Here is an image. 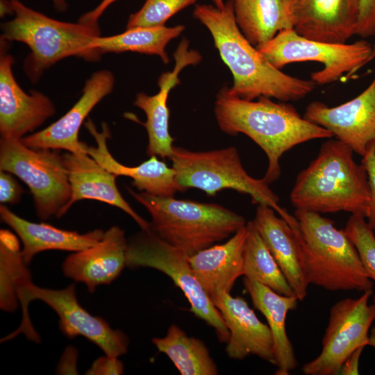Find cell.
Segmentation results:
<instances>
[{
  "label": "cell",
  "mask_w": 375,
  "mask_h": 375,
  "mask_svg": "<svg viewBox=\"0 0 375 375\" xmlns=\"http://www.w3.org/2000/svg\"><path fill=\"white\" fill-rule=\"evenodd\" d=\"M194 17L210 31L214 44L233 77L231 94L252 101L260 97L281 101H298L311 93L317 84L283 72L272 65L244 37L228 0L222 8L198 4Z\"/></svg>",
  "instance_id": "obj_1"
},
{
  "label": "cell",
  "mask_w": 375,
  "mask_h": 375,
  "mask_svg": "<svg viewBox=\"0 0 375 375\" xmlns=\"http://www.w3.org/2000/svg\"><path fill=\"white\" fill-rule=\"evenodd\" d=\"M214 112L223 132L244 134L262 149L268 160L262 178L269 185L280 177V160L285 152L310 140L333 137L326 128L305 119L290 104L274 102L266 97L245 100L231 94L227 86L217 93Z\"/></svg>",
  "instance_id": "obj_2"
},
{
  "label": "cell",
  "mask_w": 375,
  "mask_h": 375,
  "mask_svg": "<svg viewBox=\"0 0 375 375\" xmlns=\"http://www.w3.org/2000/svg\"><path fill=\"white\" fill-rule=\"evenodd\" d=\"M353 153L336 138L324 142L316 158L297 175L290 195L292 206L318 213L344 211L365 217L369 200L368 176Z\"/></svg>",
  "instance_id": "obj_3"
},
{
  "label": "cell",
  "mask_w": 375,
  "mask_h": 375,
  "mask_svg": "<svg viewBox=\"0 0 375 375\" xmlns=\"http://www.w3.org/2000/svg\"><path fill=\"white\" fill-rule=\"evenodd\" d=\"M127 190L150 214V231L188 257L228 238L247 224L243 216L217 203Z\"/></svg>",
  "instance_id": "obj_4"
},
{
  "label": "cell",
  "mask_w": 375,
  "mask_h": 375,
  "mask_svg": "<svg viewBox=\"0 0 375 375\" xmlns=\"http://www.w3.org/2000/svg\"><path fill=\"white\" fill-rule=\"evenodd\" d=\"M291 226L302 250L310 284L328 291L372 289L358 253L344 229H338L320 213L296 209Z\"/></svg>",
  "instance_id": "obj_5"
},
{
  "label": "cell",
  "mask_w": 375,
  "mask_h": 375,
  "mask_svg": "<svg viewBox=\"0 0 375 375\" xmlns=\"http://www.w3.org/2000/svg\"><path fill=\"white\" fill-rule=\"evenodd\" d=\"M15 17L1 23V40L26 44L31 53L24 62V70L33 83L44 72L69 56L97 61L101 56L90 48L101 36L99 24L71 23L52 19L35 11L19 0H10Z\"/></svg>",
  "instance_id": "obj_6"
},
{
  "label": "cell",
  "mask_w": 375,
  "mask_h": 375,
  "mask_svg": "<svg viewBox=\"0 0 375 375\" xmlns=\"http://www.w3.org/2000/svg\"><path fill=\"white\" fill-rule=\"evenodd\" d=\"M169 158L183 191L197 188L215 195L222 190H234L249 195L253 203L271 207L289 224L296 221L279 205L278 197L262 178H255L247 172L234 147L192 151L174 146Z\"/></svg>",
  "instance_id": "obj_7"
},
{
  "label": "cell",
  "mask_w": 375,
  "mask_h": 375,
  "mask_svg": "<svg viewBox=\"0 0 375 375\" xmlns=\"http://www.w3.org/2000/svg\"><path fill=\"white\" fill-rule=\"evenodd\" d=\"M18 300L22 314L21 324L16 330L1 338L2 342L20 334L32 342H41L28 313L29 303L40 300L57 314L59 328L67 338L84 337L110 357L119 358L127 352L128 338L126 334L113 329L104 319L85 310L78 301L75 283L54 290L41 288L31 282L19 290Z\"/></svg>",
  "instance_id": "obj_8"
},
{
  "label": "cell",
  "mask_w": 375,
  "mask_h": 375,
  "mask_svg": "<svg viewBox=\"0 0 375 375\" xmlns=\"http://www.w3.org/2000/svg\"><path fill=\"white\" fill-rule=\"evenodd\" d=\"M0 170L26 184L40 219L65 215L71 188L62 156L57 150L31 148L21 140L1 138Z\"/></svg>",
  "instance_id": "obj_9"
},
{
  "label": "cell",
  "mask_w": 375,
  "mask_h": 375,
  "mask_svg": "<svg viewBox=\"0 0 375 375\" xmlns=\"http://www.w3.org/2000/svg\"><path fill=\"white\" fill-rule=\"evenodd\" d=\"M126 267L153 268L167 275L188 300L190 311L212 326L221 342H228L230 334L224 320L183 253L151 231L142 230L128 241Z\"/></svg>",
  "instance_id": "obj_10"
},
{
  "label": "cell",
  "mask_w": 375,
  "mask_h": 375,
  "mask_svg": "<svg viewBox=\"0 0 375 375\" xmlns=\"http://www.w3.org/2000/svg\"><path fill=\"white\" fill-rule=\"evenodd\" d=\"M258 49L279 69L297 62L323 64V69L311 73L310 78L317 85H325L338 81L344 74L349 77L367 65L373 46L365 40L352 44L315 41L299 35L292 28L278 32Z\"/></svg>",
  "instance_id": "obj_11"
},
{
  "label": "cell",
  "mask_w": 375,
  "mask_h": 375,
  "mask_svg": "<svg viewBox=\"0 0 375 375\" xmlns=\"http://www.w3.org/2000/svg\"><path fill=\"white\" fill-rule=\"evenodd\" d=\"M372 289L356 299L346 298L330 310L320 353L302 367L306 375H337L347 357L369 343V331L375 320V308L369 304Z\"/></svg>",
  "instance_id": "obj_12"
},
{
  "label": "cell",
  "mask_w": 375,
  "mask_h": 375,
  "mask_svg": "<svg viewBox=\"0 0 375 375\" xmlns=\"http://www.w3.org/2000/svg\"><path fill=\"white\" fill-rule=\"evenodd\" d=\"M303 116L330 131L353 152L365 156L375 146V76L367 88L353 99L334 107L312 101Z\"/></svg>",
  "instance_id": "obj_13"
},
{
  "label": "cell",
  "mask_w": 375,
  "mask_h": 375,
  "mask_svg": "<svg viewBox=\"0 0 375 375\" xmlns=\"http://www.w3.org/2000/svg\"><path fill=\"white\" fill-rule=\"evenodd\" d=\"M8 44L1 40L0 134L1 138L21 140L52 117L56 108L44 94L22 89L12 73L14 58L8 52Z\"/></svg>",
  "instance_id": "obj_14"
},
{
  "label": "cell",
  "mask_w": 375,
  "mask_h": 375,
  "mask_svg": "<svg viewBox=\"0 0 375 375\" xmlns=\"http://www.w3.org/2000/svg\"><path fill=\"white\" fill-rule=\"evenodd\" d=\"M115 82L114 74L108 69L94 72L85 81L81 97L67 113L45 128L24 137L22 142L34 149L83 152L78 140L81 126L95 106L112 92Z\"/></svg>",
  "instance_id": "obj_15"
},
{
  "label": "cell",
  "mask_w": 375,
  "mask_h": 375,
  "mask_svg": "<svg viewBox=\"0 0 375 375\" xmlns=\"http://www.w3.org/2000/svg\"><path fill=\"white\" fill-rule=\"evenodd\" d=\"M229 331L226 352L236 360L253 355L276 364L274 344L267 324L262 322L240 297L222 292L210 297Z\"/></svg>",
  "instance_id": "obj_16"
},
{
  "label": "cell",
  "mask_w": 375,
  "mask_h": 375,
  "mask_svg": "<svg viewBox=\"0 0 375 375\" xmlns=\"http://www.w3.org/2000/svg\"><path fill=\"white\" fill-rule=\"evenodd\" d=\"M293 29L309 40L344 44L354 35L360 0H292Z\"/></svg>",
  "instance_id": "obj_17"
},
{
  "label": "cell",
  "mask_w": 375,
  "mask_h": 375,
  "mask_svg": "<svg viewBox=\"0 0 375 375\" xmlns=\"http://www.w3.org/2000/svg\"><path fill=\"white\" fill-rule=\"evenodd\" d=\"M128 244L124 231L112 226L98 243L67 256L62 265L63 274L92 293L97 287L110 284L126 267Z\"/></svg>",
  "instance_id": "obj_18"
},
{
  "label": "cell",
  "mask_w": 375,
  "mask_h": 375,
  "mask_svg": "<svg viewBox=\"0 0 375 375\" xmlns=\"http://www.w3.org/2000/svg\"><path fill=\"white\" fill-rule=\"evenodd\" d=\"M71 188V197L65 214L78 201L97 200L117 207L128 214L142 231L150 230V222L138 214L119 191L115 174L85 153L62 154Z\"/></svg>",
  "instance_id": "obj_19"
},
{
  "label": "cell",
  "mask_w": 375,
  "mask_h": 375,
  "mask_svg": "<svg viewBox=\"0 0 375 375\" xmlns=\"http://www.w3.org/2000/svg\"><path fill=\"white\" fill-rule=\"evenodd\" d=\"M283 272L299 301L308 294L310 284L306 273L302 250L293 230L271 207L258 204L251 220Z\"/></svg>",
  "instance_id": "obj_20"
},
{
  "label": "cell",
  "mask_w": 375,
  "mask_h": 375,
  "mask_svg": "<svg viewBox=\"0 0 375 375\" xmlns=\"http://www.w3.org/2000/svg\"><path fill=\"white\" fill-rule=\"evenodd\" d=\"M247 234L246 224L226 242L188 257L195 276L210 298L230 293L236 280L243 276V251Z\"/></svg>",
  "instance_id": "obj_21"
},
{
  "label": "cell",
  "mask_w": 375,
  "mask_h": 375,
  "mask_svg": "<svg viewBox=\"0 0 375 375\" xmlns=\"http://www.w3.org/2000/svg\"><path fill=\"white\" fill-rule=\"evenodd\" d=\"M1 221L10 226L22 244V255L29 265L33 257L44 251H79L98 243L104 235L101 229L81 233L61 229L46 223H35L18 216L4 204L0 206Z\"/></svg>",
  "instance_id": "obj_22"
},
{
  "label": "cell",
  "mask_w": 375,
  "mask_h": 375,
  "mask_svg": "<svg viewBox=\"0 0 375 375\" xmlns=\"http://www.w3.org/2000/svg\"><path fill=\"white\" fill-rule=\"evenodd\" d=\"M176 65L173 72L162 74L158 79L160 91L150 96L144 92L136 94L133 104L142 110L147 117L142 123L148 135L147 153L150 157L159 156L169 158L173 151L174 139L169 131V110L167 106L168 94L171 89L180 83L178 73L185 65L197 63L201 57L197 53L188 52L186 48H180L176 52Z\"/></svg>",
  "instance_id": "obj_23"
},
{
  "label": "cell",
  "mask_w": 375,
  "mask_h": 375,
  "mask_svg": "<svg viewBox=\"0 0 375 375\" xmlns=\"http://www.w3.org/2000/svg\"><path fill=\"white\" fill-rule=\"evenodd\" d=\"M245 290L249 293L253 306L265 317L271 331L274 344L276 375H288L296 368L297 361L294 348L286 331L285 319L288 313L297 306L296 296H286L256 281L244 278Z\"/></svg>",
  "instance_id": "obj_24"
},
{
  "label": "cell",
  "mask_w": 375,
  "mask_h": 375,
  "mask_svg": "<svg viewBox=\"0 0 375 375\" xmlns=\"http://www.w3.org/2000/svg\"><path fill=\"white\" fill-rule=\"evenodd\" d=\"M108 138L98 136L97 146H88L86 153L108 172L117 176H123L132 178V185L140 192L159 197H173L183 190L178 183L174 169L152 156L138 166L129 167L118 162L110 153Z\"/></svg>",
  "instance_id": "obj_25"
},
{
  "label": "cell",
  "mask_w": 375,
  "mask_h": 375,
  "mask_svg": "<svg viewBox=\"0 0 375 375\" xmlns=\"http://www.w3.org/2000/svg\"><path fill=\"white\" fill-rule=\"evenodd\" d=\"M236 23L257 49L276 35L294 28L292 0H232Z\"/></svg>",
  "instance_id": "obj_26"
},
{
  "label": "cell",
  "mask_w": 375,
  "mask_h": 375,
  "mask_svg": "<svg viewBox=\"0 0 375 375\" xmlns=\"http://www.w3.org/2000/svg\"><path fill=\"white\" fill-rule=\"evenodd\" d=\"M185 29L183 25L173 27H136L124 33L93 40L90 48L100 56L106 53L137 52L160 56L165 64L169 62L166 46Z\"/></svg>",
  "instance_id": "obj_27"
},
{
  "label": "cell",
  "mask_w": 375,
  "mask_h": 375,
  "mask_svg": "<svg viewBox=\"0 0 375 375\" xmlns=\"http://www.w3.org/2000/svg\"><path fill=\"white\" fill-rule=\"evenodd\" d=\"M152 342L165 353L182 375H216L217 367L203 341L189 337L179 326L172 324L163 338Z\"/></svg>",
  "instance_id": "obj_28"
},
{
  "label": "cell",
  "mask_w": 375,
  "mask_h": 375,
  "mask_svg": "<svg viewBox=\"0 0 375 375\" xmlns=\"http://www.w3.org/2000/svg\"><path fill=\"white\" fill-rule=\"evenodd\" d=\"M19 239L8 229L0 230V308L8 312L19 305V290L32 282Z\"/></svg>",
  "instance_id": "obj_29"
},
{
  "label": "cell",
  "mask_w": 375,
  "mask_h": 375,
  "mask_svg": "<svg viewBox=\"0 0 375 375\" xmlns=\"http://www.w3.org/2000/svg\"><path fill=\"white\" fill-rule=\"evenodd\" d=\"M248 234L243 251V276L278 294L296 296L283 272L252 221L247 222Z\"/></svg>",
  "instance_id": "obj_30"
},
{
  "label": "cell",
  "mask_w": 375,
  "mask_h": 375,
  "mask_svg": "<svg viewBox=\"0 0 375 375\" xmlns=\"http://www.w3.org/2000/svg\"><path fill=\"white\" fill-rule=\"evenodd\" d=\"M197 0H146L143 6L128 18L126 29L165 26L181 10Z\"/></svg>",
  "instance_id": "obj_31"
},
{
  "label": "cell",
  "mask_w": 375,
  "mask_h": 375,
  "mask_svg": "<svg viewBox=\"0 0 375 375\" xmlns=\"http://www.w3.org/2000/svg\"><path fill=\"white\" fill-rule=\"evenodd\" d=\"M344 231L355 246L363 267L375 281V235L362 215H351Z\"/></svg>",
  "instance_id": "obj_32"
},
{
  "label": "cell",
  "mask_w": 375,
  "mask_h": 375,
  "mask_svg": "<svg viewBox=\"0 0 375 375\" xmlns=\"http://www.w3.org/2000/svg\"><path fill=\"white\" fill-rule=\"evenodd\" d=\"M361 162L366 169L369 188V200L365 217L369 226L375 231V146L362 157Z\"/></svg>",
  "instance_id": "obj_33"
},
{
  "label": "cell",
  "mask_w": 375,
  "mask_h": 375,
  "mask_svg": "<svg viewBox=\"0 0 375 375\" xmlns=\"http://www.w3.org/2000/svg\"><path fill=\"white\" fill-rule=\"evenodd\" d=\"M356 35L363 39L375 36V0H360Z\"/></svg>",
  "instance_id": "obj_34"
},
{
  "label": "cell",
  "mask_w": 375,
  "mask_h": 375,
  "mask_svg": "<svg viewBox=\"0 0 375 375\" xmlns=\"http://www.w3.org/2000/svg\"><path fill=\"white\" fill-rule=\"evenodd\" d=\"M0 202L1 204H17L24 193V190L10 172L0 170Z\"/></svg>",
  "instance_id": "obj_35"
},
{
  "label": "cell",
  "mask_w": 375,
  "mask_h": 375,
  "mask_svg": "<svg viewBox=\"0 0 375 375\" xmlns=\"http://www.w3.org/2000/svg\"><path fill=\"white\" fill-rule=\"evenodd\" d=\"M124 365L118 358L107 355L95 360L85 372L87 375H119L124 372Z\"/></svg>",
  "instance_id": "obj_36"
},
{
  "label": "cell",
  "mask_w": 375,
  "mask_h": 375,
  "mask_svg": "<svg viewBox=\"0 0 375 375\" xmlns=\"http://www.w3.org/2000/svg\"><path fill=\"white\" fill-rule=\"evenodd\" d=\"M364 347H359L353 351L344 362L340 374L357 375L359 374V360Z\"/></svg>",
  "instance_id": "obj_37"
},
{
  "label": "cell",
  "mask_w": 375,
  "mask_h": 375,
  "mask_svg": "<svg viewBox=\"0 0 375 375\" xmlns=\"http://www.w3.org/2000/svg\"><path fill=\"white\" fill-rule=\"evenodd\" d=\"M116 1L117 0H102L95 8L83 14L78 19V22L88 24H98L99 18L104 12L106 8Z\"/></svg>",
  "instance_id": "obj_38"
},
{
  "label": "cell",
  "mask_w": 375,
  "mask_h": 375,
  "mask_svg": "<svg viewBox=\"0 0 375 375\" xmlns=\"http://www.w3.org/2000/svg\"><path fill=\"white\" fill-rule=\"evenodd\" d=\"M13 13L10 1L1 0V16Z\"/></svg>",
  "instance_id": "obj_39"
},
{
  "label": "cell",
  "mask_w": 375,
  "mask_h": 375,
  "mask_svg": "<svg viewBox=\"0 0 375 375\" xmlns=\"http://www.w3.org/2000/svg\"><path fill=\"white\" fill-rule=\"evenodd\" d=\"M53 4L54 8L57 12H65L68 7V5L65 0H51Z\"/></svg>",
  "instance_id": "obj_40"
},
{
  "label": "cell",
  "mask_w": 375,
  "mask_h": 375,
  "mask_svg": "<svg viewBox=\"0 0 375 375\" xmlns=\"http://www.w3.org/2000/svg\"><path fill=\"white\" fill-rule=\"evenodd\" d=\"M368 345L375 348V326H374L370 331Z\"/></svg>",
  "instance_id": "obj_41"
},
{
  "label": "cell",
  "mask_w": 375,
  "mask_h": 375,
  "mask_svg": "<svg viewBox=\"0 0 375 375\" xmlns=\"http://www.w3.org/2000/svg\"><path fill=\"white\" fill-rule=\"evenodd\" d=\"M212 2L215 4V6L219 8H222L224 6V3L223 0H212Z\"/></svg>",
  "instance_id": "obj_42"
},
{
  "label": "cell",
  "mask_w": 375,
  "mask_h": 375,
  "mask_svg": "<svg viewBox=\"0 0 375 375\" xmlns=\"http://www.w3.org/2000/svg\"><path fill=\"white\" fill-rule=\"evenodd\" d=\"M375 58V45L373 46V49H372V52L371 53V56L368 60V62H369L370 61H372V60H374Z\"/></svg>",
  "instance_id": "obj_43"
},
{
  "label": "cell",
  "mask_w": 375,
  "mask_h": 375,
  "mask_svg": "<svg viewBox=\"0 0 375 375\" xmlns=\"http://www.w3.org/2000/svg\"><path fill=\"white\" fill-rule=\"evenodd\" d=\"M373 304H374V308H375V294L373 297Z\"/></svg>",
  "instance_id": "obj_44"
}]
</instances>
